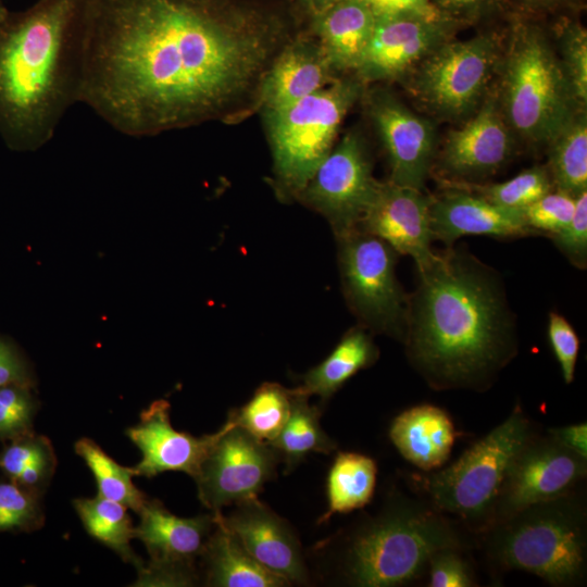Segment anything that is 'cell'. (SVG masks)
Masks as SVG:
<instances>
[{"label":"cell","instance_id":"obj_1","mask_svg":"<svg viewBox=\"0 0 587 587\" xmlns=\"http://www.w3.org/2000/svg\"><path fill=\"white\" fill-rule=\"evenodd\" d=\"M286 29L260 0H90L80 102L132 137L223 115Z\"/></svg>","mask_w":587,"mask_h":587},{"label":"cell","instance_id":"obj_2","mask_svg":"<svg viewBox=\"0 0 587 587\" xmlns=\"http://www.w3.org/2000/svg\"><path fill=\"white\" fill-rule=\"evenodd\" d=\"M416 271L402 342L409 363L435 390H488L519 352L502 277L461 246Z\"/></svg>","mask_w":587,"mask_h":587},{"label":"cell","instance_id":"obj_3","mask_svg":"<svg viewBox=\"0 0 587 587\" xmlns=\"http://www.w3.org/2000/svg\"><path fill=\"white\" fill-rule=\"evenodd\" d=\"M90 0H38L0 18V135L35 151L80 102Z\"/></svg>","mask_w":587,"mask_h":587},{"label":"cell","instance_id":"obj_4","mask_svg":"<svg viewBox=\"0 0 587 587\" xmlns=\"http://www.w3.org/2000/svg\"><path fill=\"white\" fill-rule=\"evenodd\" d=\"M467 546L449 515L425 499L400 496L350 537L344 575L361 587L409 585L426 573L433 553Z\"/></svg>","mask_w":587,"mask_h":587},{"label":"cell","instance_id":"obj_5","mask_svg":"<svg viewBox=\"0 0 587 587\" xmlns=\"http://www.w3.org/2000/svg\"><path fill=\"white\" fill-rule=\"evenodd\" d=\"M575 491L528 505L483 533L489 562L555 587L582 585L587 574V514Z\"/></svg>","mask_w":587,"mask_h":587},{"label":"cell","instance_id":"obj_6","mask_svg":"<svg viewBox=\"0 0 587 587\" xmlns=\"http://www.w3.org/2000/svg\"><path fill=\"white\" fill-rule=\"evenodd\" d=\"M497 93L512 133L529 145L550 141L579 108L558 53L536 25L519 22L512 28Z\"/></svg>","mask_w":587,"mask_h":587},{"label":"cell","instance_id":"obj_7","mask_svg":"<svg viewBox=\"0 0 587 587\" xmlns=\"http://www.w3.org/2000/svg\"><path fill=\"white\" fill-rule=\"evenodd\" d=\"M535 434L533 421L516 405L502 423L452 464L428 475H417L416 486L433 507L482 535L492 525L508 469Z\"/></svg>","mask_w":587,"mask_h":587},{"label":"cell","instance_id":"obj_8","mask_svg":"<svg viewBox=\"0 0 587 587\" xmlns=\"http://www.w3.org/2000/svg\"><path fill=\"white\" fill-rule=\"evenodd\" d=\"M361 93L360 82L334 79L295 103L265 112L280 198L298 199L333 149L342 120Z\"/></svg>","mask_w":587,"mask_h":587},{"label":"cell","instance_id":"obj_9","mask_svg":"<svg viewBox=\"0 0 587 587\" xmlns=\"http://www.w3.org/2000/svg\"><path fill=\"white\" fill-rule=\"evenodd\" d=\"M341 289L346 303L369 332L401 344L407 332L409 295L396 275L398 253L361 229L336 237Z\"/></svg>","mask_w":587,"mask_h":587},{"label":"cell","instance_id":"obj_10","mask_svg":"<svg viewBox=\"0 0 587 587\" xmlns=\"http://www.w3.org/2000/svg\"><path fill=\"white\" fill-rule=\"evenodd\" d=\"M500 57L499 39L494 34L449 39L413 68L412 90L433 113L445 118L462 117L484 98Z\"/></svg>","mask_w":587,"mask_h":587},{"label":"cell","instance_id":"obj_11","mask_svg":"<svg viewBox=\"0 0 587 587\" xmlns=\"http://www.w3.org/2000/svg\"><path fill=\"white\" fill-rule=\"evenodd\" d=\"M379 184L363 139L350 132L333 147L298 199L324 216L339 237L358 229Z\"/></svg>","mask_w":587,"mask_h":587},{"label":"cell","instance_id":"obj_12","mask_svg":"<svg viewBox=\"0 0 587 587\" xmlns=\"http://www.w3.org/2000/svg\"><path fill=\"white\" fill-rule=\"evenodd\" d=\"M201 464L195 478L198 497L212 513L229 504L257 498L275 474L279 460L266 442L235 426L230 421Z\"/></svg>","mask_w":587,"mask_h":587},{"label":"cell","instance_id":"obj_13","mask_svg":"<svg viewBox=\"0 0 587 587\" xmlns=\"http://www.w3.org/2000/svg\"><path fill=\"white\" fill-rule=\"evenodd\" d=\"M587 459L549 434H535L513 459L501 485L492 525L534 503L574 491L586 478Z\"/></svg>","mask_w":587,"mask_h":587},{"label":"cell","instance_id":"obj_14","mask_svg":"<svg viewBox=\"0 0 587 587\" xmlns=\"http://www.w3.org/2000/svg\"><path fill=\"white\" fill-rule=\"evenodd\" d=\"M367 109L387 154L389 182L424 190L436 157L433 122L380 88L369 95Z\"/></svg>","mask_w":587,"mask_h":587},{"label":"cell","instance_id":"obj_15","mask_svg":"<svg viewBox=\"0 0 587 587\" xmlns=\"http://www.w3.org/2000/svg\"><path fill=\"white\" fill-rule=\"evenodd\" d=\"M460 18L403 15L376 18V24L355 70L363 82L399 77L413 70L442 42L452 38Z\"/></svg>","mask_w":587,"mask_h":587},{"label":"cell","instance_id":"obj_16","mask_svg":"<svg viewBox=\"0 0 587 587\" xmlns=\"http://www.w3.org/2000/svg\"><path fill=\"white\" fill-rule=\"evenodd\" d=\"M512 153V130L496 93L486 97L462 127L448 133L439 155V167L457 183L469 182L496 173Z\"/></svg>","mask_w":587,"mask_h":587},{"label":"cell","instance_id":"obj_17","mask_svg":"<svg viewBox=\"0 0 587 587\" xmlns=\"http://www.w3.org/2000/svg\"><path fill=\"white\" fill-rule=\"evenodd\" d=\"M430 201L432 196L424 190L380 182L358 228L386 241L398 254L410 255L421 268L436 254L432 249Z\"/></svg>","mask_w":587,"mask_h":587},{"label":"cell","instance_id":"obj_18","mask_svg":"<svg viewBox=\"0 0 587 587\" xmlns=\"http://www.w3.org/2000/svg\"><path fill=\"white\" fill-rule=\"evenodd\" d=\"M170 408L166 400H155L140 413L139 422L126 429V436L141 452V460L132 467L135 476L150 478L173 471L195 479L221 436L222 427L201 437L176 430L171 424Z\"/></svg>","mask_w":587,"mask_h":587},{"label":"cell","instance_id":"obj_19","mask_svg":"<svg viewBox=\"0 0 587 587\" xmlns=\"http://www.w3.org/2000/svg\"><path fill=\"white\" fill-rule=\"evenodd\" d=\"M223 524L262 565L289 583L308 582V572L299 541L288 524L258 498L236 504Z\"/></svg>","mask_w":587,"mask_h":587},{"label":"cell","instance_id":"obj_20","mask_svg":"<svg viewBox=\"0 0 587 587\" xmlns=\"http://www.w3.org/2000/svg\"><path fill=\"white\" fill-rule=\"evenodd\" d=\"M453 189L432 197L429 222L434 240L450 247L463 236L508 239L536 235L521 212L501 208L478 193Z\"/></svg>","mask_w":587,"mask_h":587},{"label":"cell","instance_id":"obj_21","mask_svg":"<svg viewBox=\"0 0 587 587\" xmlns=\"http://www.w3.org/2000/svg\"><path fill=\"white\" fill-rule=\"evenodd\" d=\"M335 71L317 40L297 39L265 71L259 87L265 112L282 109L330 84Z\"/></svg>","mask_w":587,"mask_h":587},{"label":"cell","instance_id":"obj_22","mask_svg":"<svg viewBox=\"0 0 587 587\" xmlns=\"http://www.w3.org/2000/svg\"><path fill=\"white\" fill-rule=\"evenodd\" d=\"M135 538L147 548L152 562L193 563L214 527V513L178 517L157 499H147L140 511Z\"/></svg>","mask_w":587,"mask_h":587},{"label":"cell","instance_id":"obj_23","mask_svg":"<svg viewBox=\"0 0 587 587\" xmlns=\"http://www.w3.org/2000/svg\"><path fill=\"white\" fill-rule=\"evenodd\" d=\"M459 435L449 414L428 403L404 410L389 428L390 440L399 453L427 472L447 462Z\"/></svg>","mask_w":587,"mask_h":587},{"label":"cell","instance_id":"obj_24","mask_svg":"<svg viewBox=\"0 0 587 587\" xmlns=\"http://www.w3.org/2000/svg\"><path fill=\"white\" fill-rule=\"evenodd\" d=\"M311 21L333 70L355 71L376 24L374 13L358 0H338Z\"/></svg>","mask_w":587,"mask_h":587},{"label":"cell","instance_id":"obj_25","mask_svg":"<svg viewBox=\"0 0 587 587\" xmlns=\"http://www.w3.org/2000/svg\"><path fill=\"white\" fill-rule=\"evenodd\" d=\"M214 513L215 524L201 558L205 583L214 587H283L289 582L257 561Z\"/></svg>","mask_w":587,"mask_h":587},{"label":"cell","instance_id":"obj_26","mask_svg":"<svg viewBox=\"0 0 587 587\" xmlns=\"http://www.w3.org/2000/svg\"><path fill=\"white\" fill-rule=\"evenodd\" d=\"M372 335L359 324L351 327L328 357L302 376L297 388L309 397L328 400L353 375L377 361L379 350Z\"/></svg>","mask_w":587,"mask_h":587},{"label":"cell","instance_id":"obj_27","mask_svg":"<svg viewBox=\"0 0 587 587\" xmlns=\"http://www.w3.org/2000/svg\"><path fill=\"white\" fill-rule=\"evenodd\" d=\"M554 189L574 197L587 190V115L576 110L547 143Z\"/></svg>","mask_w":587,"mask_h":587},{"label":"cell","instance_id":"obj_28","mask_svg":"<svg viewBox=\"0 0 587 587\" xmlns=\"http://www.w3.org/2000/svg\"><path fill=\"white\" fill-rule=\"evenodd\" d=\"M377 466L372 458L357 452H340L327 476L328 510L320 520L365 507L373 498Z\"/></svg>","mask_w":587,"mask_h":587},{"label":"cell","instance_id":"obj_29","mask_svg":"<svg viewBox=\"0 0 587 587\" xmlns=\"http://www.w3.org/2000/svg\"><path fill=\"white\" fill-rule=\"evenodd\" d=\"M73 505L92 538L136 569L145 563L130 547L135 527L125 505L98 495L95 498H77Z\"/></svg>","mask_w":587,"mask_h":587},{"label":"cell","instance_id":"obj_30","mask_svg":"<svg viewBox=\"0 0 587 587\" xmlns=\"http://www.w3.org/2000/svg\"><path fill=\"white\" fill-rule=\"evenodd\" d=\"M309 396L294 389L290 415L279 435L268 445L292 470L310 452L329 453L336 442L327 436L320 423V410L309 404Z\"/></svg>","mask_w":587,"mask_h":587},{"label":"cell","instance_id":"obj_31","mask_svg":"<svg viewBox=\"0 0 587 587\" xmlns=\"http://www.w3.org/2000/svg\"><path fill=\"white\" fill-rule=\"evenodd\" d=\"M9 441L0 451V470L8 479L42 496L57 467L50 440L30 432Z\"/></svg>","mask_w":587,"mask_h":587},{"label":"cell","instance_id":"obj_32","mask_svg":"<svg viewBox=\"0 0 587 587\" xmlns=\"http://www.w3.org/2000/svg\"><path fill=\"white\" fill-rule=\"evenodd\" d=\"M292 397L294 389L277 383H264L246 404L232 410L227 420L270 444L279 435L290 415Z\"/></svg>","mask_w":587,"mask_h":587},{"label":"cell","instance_id":"obj_33","mask_svg":"<svg viewBox=\"0 0 587 587\" xmlns=\"http://www.w3.org/2000/svg\"><path fill=\"white\" fill-rule=\"evenodd\" d=\"M74 449L92 473L98 496L120 502L136 513L140 511L148 497L133 483L132 467L120 465L89 438L77 440Z\"/></svg>","mask_w":587,"mask_h":587},{"label":"cell","instance_id":"obj_34","mask_svg":"<svg viewBox=\"0 0 587 587\" xmlns=\"http://www.w3.org/2000/svg\"><path fill=\"white\" fill-rule=\"evenodd\" d=\"M473 189L501 208L521 212L553 190L554 186L547 166H533L509 180Z\"/></svg>","mask_w":587,"mask_h":587},{"label":"cell","instance_id":"obj_35","mask_svg":"<svg viewBox=\"0 0 587 587\" xmlns=\"http://www.w3.org/2000/svg\"><path fill=\"white\" fill-rule=\"evenodd\" d=\"M41 496L7 478L0 480V532H33L45 516Z\"/></svg>","mask_w":587,"mask_h":587},{"label":"cell","instance_id":"obj_36","mask_svg":"<svg viewBox=\"0 0 587 587\" xmlns=\"http://www.w3.org/2000/svg\"><path fill=\"white\" fill-rule=\"evenodd\" d=\"M562 68L579 108L587 102V32L576 22L563 23L559 36Z\"/></svg>","mask_w":587,"mask_h":587},{"label":"cell","instance_id":"obj_37","mask_svg":"<svg viewBox=\"0 0 587 587\" xmlns=\"http://www.w3.org/2000/svg\"><path fill=\"white\" fill-rule=\"evenodd\" d=\"M38 401L33 385L9 384L0 387V440L9 441L33 432Z\"/></svg>","mask_w":587,"mask_h":587},{"label":"cell","instance_id":"obj_38","mask_svg":"<svg viewBox=\"0 0 587 587\" xmlns=\"http://www.w3.org/2000/svg\"><path fill=\"white\" fill-rule=\"evenodd\" d=\"M576 197L553 189L521 211L525 224L537 234L548 237L561 232L571 222Z\"/></svg>","mask_w":587,"mask_h":587},{"label":"cell","instance_id":"obj_39","mask_svg":"<svg viewBox=\"0 0 587 587\" xmlns=\"http://www.w3.org/2000/svg\"><path fill=\"white\" fill-rule=\"evenodd\" d=\"M463 549L445 548L428 560V586L473 587L477 585L471 564L462 554Z\"/></svg>","mask_w":587,"mask_h":587},{"label":"cell","instance_id":"obj_40","mask_svg":"<svg viewBox=\"0 0 587 587\" xmlns=\"http://www.w3.org/2000/svg\"><path fill=\"white\" fill-rule=\"evenodd\" d=\"M555 247L577 268L587 266V190L576 196L571 222L561 232L549 236Z\"/></svg>","mask_w":587,"mask_h":587},{"label":"cell","instance_id":"obj_41","mask_svg":"<svg viewBox=\"0 0 587 587\" xmlns=\"http://www.w3.org/2000/svg\"><path fill=\"white\" fill-rule=\"evenodd\" d=\"M548 338L560 364L563 379L565 384H571L575 377L579 338L570 322L558 312L549 313Z\"/></svg>","mask_w":587,"mask_h":587},{"label":"cell","instance_id":"obj_42","mask_svg":"<svg viewBox=\"0 0 587 587\" xmlns=\"http://www.w3.org/2000/svg\"><path fill=\"white\" fill-rule=\"evenodd\" d=\"M137 572L135 586H191L196 582L193 563L150 561Z\"/></svg>","mask_w":587,"mask_h":587},{"label":"cell","instance_id":"obj_43","mask_svg":"<svg viewBox=\"0 0 587 587\" xmlns=\"http://www.w3.org/2000/svg\"><path fill=\"white\" fill-rule=\"evenodd\" d=\"M364 3L376 18L422 15L435 16L445 12L440 11L433 0H358Z\"/></svg>","mask_w":587,"mask_h":587},{"label":"cell","instance_id":"obj_44","mask_svg":"<svg viewBox=\"0 0 587 587\" xmlns=\"http://www.w3.org/2000/svg\"><path fill=\"white\" fill-rule=\"evenodd\" d=\"M9 384L34 386L29 366L18 350L0 336V387Z\"/></svg>","mask_w":587,"mask_h":587},{"label":"cell","instance_id":"obj_45","mask_svg":"<svg viewBox=\"0 0 587 587\" xmlns=\"http://www.w3.org/2000/svg\"><path fill=\"white\" fill-rule=\"evenodd\" d=\"M548 434L573 452L587 459V424L578 423L548 429Z\"/></svg>","mask_w":587,"mask_h":587},{"label":"cell","instance_id":"obj_46","mask_svg":"<svg viewBox=\"0 0 587 587\" xmlns=\"http://www.w3.org/2000/svg\"><path fill=\"white\" fill-rule=\"evenodd\" d=\"M498 1L499 0H433L434 4L440 11L454 17L460 13L478 12Z\"/></svg>","mask_w":587,"mask_h":587},{"label":"cell","instance_id":"obj_47","mask_svg":"<svg viewBox=\"0 0 587 587\" xmlns=\"http://www.w3.org/2000/svg\"><path fill=\"white\" fill-rule=\"evenodd\" d=\"M304 13L314 17L338 0H298Z\"/></svg>","mask_w":587,"mask_h":587},{"label":"cell","instance_id":"obj_48","mask_svg":"<svg viewBox=\"0 0 587 587\" xmlns=\"http://www.w3.org/2000/svg\"><path fill=\"white\" fill-rule=\"evenodd\" d=\"M527 7L533 9H547L555 7L565 0H522Z\"/></svg>","mask_w":587,"mask_h":587},{"label":"cell","instance_id":"obj_49","mask_svg":"<svg viewBox=\"0 0 587 587\" xmlns=\"http://www.w3.org/2000/svg\"><path fill=\"white\" fill-rule=\"evenodd\" d=\"M8 13L7 8L3 5L2 0H0V18Z\"/></svg>","mask_w":587,"mask_h":587}]
</instances>
